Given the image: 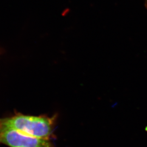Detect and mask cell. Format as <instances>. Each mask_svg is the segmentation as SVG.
<instances>
[{"label":"cell","instance_id":"obj_1","mask_svg":"<svg viewBox=\"0 0 147 147\" xmlns=\"http://www.w3.org/2000/svg\"><path fill=\"white\" fill-rule=\"evenodd\" d=\"M56 117L33 116L16 113L10 117L0 118V127L14 129L31 136L50 139Z\"/></svg>","mask_w":147,"mask_h":147},{"label":"cell","instance_id":"obj_2","mask_svg":"<svg viewBox=\"0 0 147 147\" xmlns=\"http://www.w3.org/2000/svg\"><path fill=\"white\" fill-rule=\"evenodd\" d=\"M0 144L9 147H53L50 139L31 136L3 127H0Z\"/></svg>","mask_w":147,"mask_h":147},{"label":"cell","instance_id":"obj_3","mask_svg":"<svg viewBox=\"0 0 147 147\" xmlns=\"http://www.w3.org/2000/svg\"><path fill=\"white\" fill-rule=\"evenodd\" d=\"M146 3H147V0H146Z\"/></svg>","mask_w":147,"mask_h":147}]
</instances>
